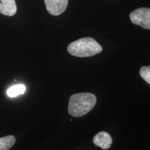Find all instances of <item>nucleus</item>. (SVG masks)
<instances>
[{
  "mask_svg": "<svg viewBox=\"0 0 150 150\" xmlns=\"http://www.w3.org/2000/svg\"><path fill=\"white\" fill-rule=\"evenodd\" d=\"M97 98L90 93H76L69 99L68 112L73 117H81L89 112L95 106Z\"/></svg>",
  "mask_w": 150,
  "mask_h": 150,
  "instance_id": "f257e3e1",
  "label": "nucleus"
},
{
  "mask_svg": "<svg viewBox=\"0 0 150 150\" xmlns=\"http://www.w3.org/2000/svg\"><path fill=\"white\" fill-rule=\"evenodd\" d=\"M67 52L76 57H90L102 52V47L92 38H83L70 43Z\"/></svg>",
  "mask_w": 150,
  "mask_h": 150,
  "instance_id": "f03ea898",
  "label": "nucleus"
},
{
  "mask_svg": "<svg viewBox=\"0 0 150 150\" xmlns=\"http://www.w3.org/2000/svg\"><path fill=\"white\" fill-rule=\"evenodd\" d=\"M130 20L133 24L139 25L145 29H150V9L140 8L130 14Z\"/></svg>",
  "mask_w": 150,
  "mask_h": 150,
  "instance_id": "7ed1b4c3",
  "label": "nucleus"
},
{
  "mask_svg": "<svg viewBox=\"0 0 150 150\" xmlns=\"http://www.w3.org/2000/svg\"><path fill=\"white\" fill-rule=\"evenodd\" d=\"M47 10L52 16H59L66 10L68 0H45Z\"/></svg>",
  "mask_w": 150,
  "mask_h": 150,
  "instance_id": "20e7f679",
  "label": "nucleus"
},
{
  "mask_svg": "<svg viewBox=\"0 0 150 150\" xmlns=\"http://www.w3.org/2000/svg\"><path fill=\"white\" fill-rule=\"evenodd\" d=\"M93 143L103 149H108L112 145V139L108 133L101 131L94 136Z\"/></svg>",
  "mask_w": 150,
  "mask_h": 150,
  "instance_id": "39448f33",
  "label": "nucleus"
},
{
  "mask_svg": "<svg viewBox=\"0 0 150 150\" xmlns=\"http://www.w3.org/2000/svg\"><path fill=\"white\" fill-rule=\"evenodd\" d=\"M17 12L15 0H0V13L6 16H13Z\"/></svg>",
  "mask_w": 150,
  "mask_h": 150,
  "instance_id": "423d86ee",
  "label": "nucleus"
},
{
  "mask_svg": "<svg viewBox=\"0 0 150 150\" xmlns=\"http://www.w3.org/2000/svg\"><path fill=\"white\" fill-rule=\"evenodd\" d=\"M16 142L15 136L10 135L0 138V150H8Z\"/></svg>",
  "mask_w": 150,
  "mask_h": 150,
  "instance_id": "0eeeda50",
  "label": "nucleus"
},
{
  "mask_svg": "<svg viewBox=\"0 0 150 150\" xmlns=\"http://www.w3.org/2000/svg\"><path fill=\"white\" fill-rule=\"evenodd\" d=\"M26 91V86L23 84H17L11 86L7 91V95L10 97H16L20 95H23Z\"/></svg>",
  "mask_w": 150,
  "mask_h": 150,
  "instance_id": "6e6552de",
  "label": "nucleus"
},
{
  "mask_svg": "<svg viewBox=\"0 0 150 150\" xmlns=\"http://www.w3.org/2000/svg\"><path fill=\"white\" fill-rule=\"evenodd\" d=\"M140 76L148 84H150V67L143 66L140 69Z\"/></svg>",
  "mask_w": 150,
  "mask_h": 150,
  "instance_id": "1a4fd4ad",
  "label": "nucleus"
}]
</instances>
